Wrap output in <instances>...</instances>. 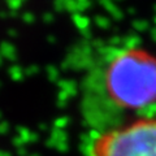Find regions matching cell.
Wrapping results in <instances>:
<instances>
[{"label":"cell","mask_w":156,"mask_h":156,"mask_svg":"<svg viewBox=\"0 0 156 156\" xmlns=\"http://www.w3.org/2000/svg\"><path fill=\"white\" fill-rule=\"evenodd\" d=\"M156 103V56L138 46L100 53L82 85V107L91 124L144 109Z\"/></svg>","instance_id":"6da1fadb"},{"label":"cell","mask_w":156,"mask_h":156,"mask_svg":"<svg viewBox=\"0 0 156 156\" xmlns=\"http://www.w3.org/2000/svg\"><path fill=\"white\" fill-rule=\"evenodd\" d=\"M90 156H156V119H139L104 130Z\"/></svg>","instance_id":"7a4b0ae2"}]
</instances>
